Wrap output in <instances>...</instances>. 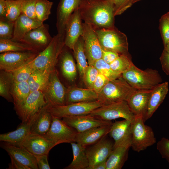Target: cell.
Instances as JSON below:
<instances>
[{
	"label": "cell",
	"instance_id": "7402d4cb",
	"mask_svg": "<svg viewBox=\"0 0 169 169\" xmlns=\"http://www.w3.org/2000/svg\"><path fill=\"white\" fill-rule=\"evenodd\" d=\"M131 136L120 144L114 147L106 161V169H121L128 158L131 147Z\"/></svg>",
	"mask_w": 169,
	"mask_h": 169
},
{
	"label": "cell",
	"instance_id": "6da1fadb",
	"mask_svg": "<svg viewBox=\"0 0 169 169\" xmlns=\"http://www.w3.org/2000/svg\"><path fill=\"white\" fill-rule=\"evenodd\" d=\"M78 8L82 20L95 29L115 27L112 0H81Z\"/></svg>",
	"mask_w": 169,
	"mask_h": 169
},
{
	"label": "cell",
	"instance_id": "6f0895ef",
	"mask_svg": "<svg viewBox=\"0 0 169 169\" xmlns=\"http://www.w3.org/2000/svg\"><path fill=\"white\" fill-rule=\"evenodd\" d=\"M164 49L168 51H169V41L164 47Z\"/></svg>",
	"mask_w": 169,
	"mask_h": 169
},
{
	"label": "cell",
	"instance_id": "f5cc1de1",
	"mask_svg": "<svg viewBox=\"0 0 169 169\" xmlns=\"http://www.w3.org/2000/svg\"><path fill=\"white\" fill-rule=\"evenodd\" d=\"M11 162L8 164V169H29L28 167L24 165L14 157L9 155Z\"/></svg>",
	"mask_w": 169,
	"mask_h": 169
},
{
	"label": "cell",
	"instance_id": "9c48e42d",
	"mask_svg": "<svg viewBox=\"0 0 169 169\" xmlns=\"http://www.w3.org/2000/svg\"><path fill=\"white\" fill-rule=\"evenodd\" d=\"M66 89L60 81L55 69L50 73L42 92L49 106H53L65 105Z\"/></svg>",
	"mask_w": 169,
	"mask_h": 169
},
{
	"label": "cell",
	"instance_id": "ee69618b",
	"mask_svg": "<svg viewBox=\"0 0 169 169\" xmlns=\"http://www.w3.org/2000/svg\"><path fill=\"white\" fill-rule=\"evenodd\" d=\"M37 0H23L21 13L28 17L36 18L35 8Z\"/></svg>",
	"mask_w": 169,
	"mask_h": 169
},
{
	"label": "cell",
	"instance_id": "11a10c76",
	"mask_svg": "<svg viewBox=\"0 0 169 169\" xmlns=\"http://www.w3.org/2000/svg\"><path fill=\"white\" fill-rule=\"evenodd\" d=\"M142 0H125L123 12L131 7L134 3Z\"/></svg>",
	"mask_w": 169,
	"mask_h": 169
},
{
	"label": "cell",
	"instance_id": "d6a6232c",
	"mask_svg": "<svg viewBox=\"0 0 169 169\" xmlns=\"http://www.w3.org/2000/svg\"><path fill=\"white\" fill-rule=\"evenodd\" d=\"M51 72L47 70L34 69L27 81L31 92L37 90L42 91Z\"/></svg>",
	"mask_w": 169,
	"mask_h": 169
},
{
	"label": "cell",
	"instance_id": "7c38bea8",
	"mask_svg": "<svg viewBox=\"0 0 169 169\" xmlns=\"http://www.w3.org/2000/svg\"><path fill=\"white\" fill-rule=\"evenodd\" d=\"M77 133L76 130L66 124L61 119L53 116L50 129L43 136L57 145L75 142Z\"/></svg>",
	"mask_w": 169,
	"mask_h": 169
},
{
	"label": "cell",
	"instance_id": "f35d334b",
	"mask_svg": "<svg viewBox=\"0 0 169 169\" xmlns=\"http://www.w3.org/2000/svg\"><path fill=\"white\" fill-rule=\"evenodd\" d=\"M23 0H6L7 7L6 18L14 22L21 14Z\"/></svg>",
	"mask_w": 169,
	"mask_h": 169
},
{
	"label": "cell",
	"instance_id": "603a6c76",
	"mask_svg": "<svg viewBox=\"0 0 169 169\" xmlns=\"http://www.w3.org/2000/svg\"><path fill=\"white\" fill-rule=\"evenodd\" d=\"M152 90H136L127 100L130 110L135 116H142L144 119Z\"/></svg>",
	"mask_w": 169,
	"mask_h": 169
},
{
	"label": "cell",
	"instance_id": "d590c367",
	"mask_svg": "<svg viewBox=\"0 0 169 169\" xmlns=\"http://www.w3.org/2000/svg\"><path fill=\"white\" fill-rule=\"evenodd\" d=\"M32 51L38 52L30 45L12 39H0V53L10 51Z\"/></svg>",
	"mask_w": 169,
	"mask_h": 169
},
{
	"label": "cell",
	"instance_id": "e575fe53",
	"mask_svg": "<svg viewBox=\"0 0 169 169\" xmlns=\"http://www.w3.org/2000/svg\"><path fill=\"white\" fill-rule=\"evenodd\" d=\"M77 62V67L80 78L82 79L89 64L85 54L84 41L81 36L75 44L72 49Z\"/></svg>",
	"mask_w": 169,
	"mask_h": 169
},
{
	"label": "cell",
	"instance_id": "db71d44e",
	"mask_svg": "<svg viewBox=\"0 0 169 169\" xmlns=\"http://www.w3.org/2000/svg\"><path fill=\"white\" fill-rule=\"evenodd\" d=\"M6 0H0V18H6Z\"/></svg>",
	"mask_w": 169,
	"mask_h": 169
},
{
	"label": "cell",
	"instance_id": "ffe728a7",
	"mask_svg": "<svg viewBox=\"0 0 169 169\" xmlns=\"http://www.w3.org/2000/svg\"><path fill=\"white\" fill-rule=\"evenodd\" d=\"M81 0H60L56 12V27L58 33H65L67 23Z\"/></svg>",
	"mask_w": 169,
	"mask_h": 169
},
{
	"label": "cell",
	"instance_id": "c3c4849f",
	"mask_svg": "<svg viewBox=\"0 0 169 169\" xmlns=\"http://www.w3.org/2000/svg\"><path fill=\"white\" fill-rule=\"evenodd\" d=\"M162 70L169 75V51L164 49L160 58Z\"/></svg>",
	"mask_w": 169,
	"mask_h": 169
},
{
	"label": "cell",
	"instance_id": "277c9868",
	"mask_svg": "<svg viewBox=\"0 0 169 169\" xmlns=\"http://www.w3.org/2000/svg\"><path fill=\"white\" fill-rule=\"evenodd\" d=\"M136 90L121 76L108 81L98 94L97 100L103 105L127 101Z\"/></svg>",
	"mask_w": 169,
	"mask_h": 169
},
{
	"label": "cell",
	"instance_id": "ac0fdd59",
	"mask_svg": "<svg viewBox=\"0 0 169 169\" xmlns=\"http://www.w3.org/2000/svg\"><path fill=\"white\" fill-rule=\"evenodd\" d=\"M78 7L71 16L65 29V44L72 50L83 33L82 23Z\"/></svg>",
	"mask_w": 169,
	"mask_h": 169
},
{
	"label": "cell",
	"instance_id": "5b68a950",
	"mask_svg": "<svg viewBox=\"0 0 169 169\" xmlns=\"http://www.w3.org/2000/svg\"><path fill=\"white\" fill-rule=\"evenodd\" d=\"M95 30L102 49L114 51L119 55L129 53L126 35L115 27Z\"/></svg>",
	"mask_w": 169,
	"mask_h": 169
},
{
	"label": "cell",
	"instance_id": "cb8c5ba5",
	"mask_svg": "<svg viewBox=\"0 0 169 169\" xmlns=\"http://www.w3.org/2000/svg\"><path fill=\"white\" fill-rule=\"evenodd\" d=\"M112 124L96 127L83 132H78L75 142L86 147L94 144L109 134Z\"/></svg>",
	"mask_w": 169,
	"mask_h": 169
},
{
	"label": "cell",
	"instance_id": "680465c9",
	"mask_svg": "<svg viewBox=\"0 0 169 169\" xmlns=\"http://www.w3.org/2000/svg\"><path fill=\"white\" fill-rule=\"evenodd\" d=\"M167 19L169 20V11L164 14Z\"/></svg>",
	"mask_w": 169,
	"mask_h": 169
},
{
	"label": "cell",
	"instance_id": "bcb514c9",
	"mask_svg": "<svg viewBox=\"0 0 169 169\" xmlns=\"http://www.w3.org/2000/svg\"><path fill=\"white\" fill-rule=\"evenodd\" d=\"M156 147L162 157L169 163V139L162 138L158 142Z\"/></svg>",
	"mask_w": 169,
	"mask_h": 169
},
{
	"label": "cell",
	"instance_id": "7bdbcfd3",
	"mask_svg": "<svg viewBox=\"0 0 169 169\" xmlns=\"http://www.w3.org/2000/svg\"><path fill=\"white\" fill-rule=\"evenodd\" d=\"M99 73L98 70L95 66L89 65L82 78L87 88L92 89L94 83Z\"/></svg>",
	"mask_w": 169,
	"mask_h": 169
},
{
	"label": "cell",
	"instance_id": "f546056e",
	"mask_svg": "<svg viewBox=\"0 0 169 169\" xmlns=\"http://www.w3.org/2000/svg\"><path fill=\"white\" fill-rule=\"evenodd\" d=\"M75 142L70 143L73 158L71 162L64 169H87L89 160L86 152V147Z\"/></svg>",
	"mask_w": 169,
	"mask_h": 169
},
{
	"label": "cell",
	"instance_id": "f907efd6",
	"mask_svg": "<svg viewBox=\"0 0 169 169\" xmlns=\"http://www.w3.org/2000/svg\"><path fill=\"white\" fill-rule=\"evenodd\" d=\"M35 156L37 159L38 169H50L48 160V155H44Z\"/></svg>",
	"mask_w": 169,
	"mask_h": 169
},
{
	"label": "cell",
	"instance_id": "e0dca14e",
	"mask_svg": "<svg viewBox=\"0 0 169 169\" xmlns=\"http://www.w3.org/2000/svg\"><path fill=\"white\" fill-rule=\"evenodd\" d=\"M61 119L68 125L76 130L78 133L96 127L111 125L113 123L111 121L99 119L89 114L65 117Z\"/></svg>",
	"mask_w": 169,
	"mask_h": 169
},
{
	"label": "cell",
	"instance_id": "74e56055",
	"mask_svg": "<svg viewBox=\"0 0 169 169\" xmlns=\"http://www.w3.org/2000/svg\"><path fill=\"white\" fill-rule=\"evenodd\" d=\"M53 3L48 0H37L35 8L36 18L43 23L49 18Z\"/></svg>",
	"mask_w": 169,
	"mask_h": 169
},
{
	"label": "cell",
	"instance_id": "5bb4252c",
	"mask_svg": "<svg viewBox=\"0 0 169 169\" xmlns=\"http://www.w3.org/2000/svg\"><path fill=\"white\" fill-rule=\"evenodd\" d=\"M106 136L91 146L86 147V152L89 161L87 169H91L96 165L106 161L110 154L114 143L107 138Z\"/></svg>",
	"mask_w": 169,
	"mask_h": 169
},
{
	"label": "cell",
	"instance_id": "7dc6e473",
	"mask_svg": "<svg viewBox=\"0 0 169 169\" xmlns=\"http://www.w3.org/2000/svg\"><path fill=\"white\" fill-rule=\"evenodd\" d=\"M110 80L100 73H99L94 83L92 89L98 94Z\"/></svg>",
	"mask_w": 169,
	"mask_h": 169
},
{
	"label": "cell",
	"instance_id": "52a82bcc",
	"mask_svg": "<svg viewBox=\"0 0 169 169\" xmlns=\"http://www.w3.org/2000/svg\"><path fill=\"white\" fill-rule=\"evenodd\" d=\"M89 115L95 118L111 121L122 118L133 122L135 116L131 111L126 101H123L104 105L91 112Z\"/></svg>",
	"mask_w": 169,
	"mask_h": 169
},
{
	"label": "cell",
	"instance_id": "d4e9b609",
	"mask_svg": "<svg viewBox=\"0 0 169 169\" xmlns=\"http://www.w3.org/2000/svg\"><path fill=\"white\" fill-rule=\"evenodd\" d=\"M168 90V83L167 81L159 84L152 90L143 119L144 122L151 117L163 102Z\"/></svg>",
	"mask_w": 169,
	"mask_h": 169
},
{
	"label": "cell",
	"instance_id": "3957f363",
	"mask_svg": "<svg viewBox=\"0 0 169 169\" xmlns=\"http://www.w3.org/2000/svg\"><path fill=\"white\" fill-rule=\"evenodd\" d=\"M65 33L54 36L48 46L30 62L34 69L52 71L55 69L59 57L65 46Z\"/></svg>",
	"mask_w": 169,
	"mask_h": 169
},
{
	"label": "cell",
	"instance_id": "8fae6325",
	"mask_svg": "<svg viewBox=\"0 0 169 169\" xmlns=\"http://www.w3.org/2000/svg\"><path fill=\"white\" fill-rule=\"evenodd\" d=\"M82 24L84 52L89 65H92L102 58V49L94 29L84 22Z\"/></svg>",
	"mask_w": 169,
	"mask_h": 169
},
{
	"label": "cell",
	"instance_id": "816d5d0a",
	"mask_svg": "<svg viewBox=\"0 0 169 169\" xmlns=\"http://www.w3.org/2000/svg\"><path fill=\"white\" fill-rule=\"evenodd\" d=\"M112 1L114 5L115 16L123 13L125 0H112Z\"/></svg>",
	"mask_w": 169,
	"mask_h": 169
},
{
	"label": "cell",
	"instance_id": "7a4b0ae2",
	"mask_svg": "<svg viewBox=\"0 0 169 169\" xmlns=\"http://www.w3.org/2000/svg\"><path fill=\"white\" fill-rule=\"evenodd\" d=\"M122 77L136 90H152L162 83V79L158 71L148 68L143 70L133 64L122 74Z\"/></svg>",
	"mask_w": 169,
	"mask_h": 169
},
{
	"label": "cell",
	"instance_id": "ba28073f",
	"mask_svg": "<svg viewBox=\"0 0 169 169\" xmlns=\"http://www.w3.org/2000/svg\"><path fill=\"white\" fill-rule=\"evenodd\" d=\"M104 105L100 101L72 103L62 105L50 106L49 111L53 117L62 119L63 117L89 114L94 110Z\"/></svg>",
	"mask_w": 169,
	"mask_h": 169
},
{
	"label": "cell",
	"instance_id": "f1b7e54d",
	"mask_svg": "<svg viewBox=\"0 0 169 169\" xmlns=\"http://www.w3.org/2000/svg\"><path fill=\"white\" fill-rule=\"evenodd\" d=\"M66 48V46L65 45L59 58L63 75L66 79L72 82L76 78V66L72 55Z\"/></svg>",
	"mask_w": 169,
	"mask_h": 169
},
{
	"label": "cell",
	"instance_id": "681fc988",
	"mask_svg": "<svg viewBox=\"0 0 169 169\" xmlns=\"http://www.w3.org/2000/svg\"><path fill=\"white\" fill-rule=\"evenodd\" d=\"M102 59L107 63L110 64L118 58L119 54L114 51L102 49Z\"/></svg>",
	"mask_w": 169,
	"mask_h": 169
},
{
	"label": "cell",
	"instance_id": "30bf717a",
	"mask_svg": "<svg viewBox=\"0 0 169 169\" xmlns=\"http://www.w3.org/2000/svg\"><path fill=\"white\" fill-rule=\"evenodd\" d=\"M39 52L10 51L0 54V70L13 72L29 63Z\"/></svg>",
	"mask_w": 169,
	"mask_h": 169
},
{
	"label": "cell",
	"instance_id": "d6986e66",
	"mask_svg": "<svg viewBox=\"0 0 169 169\" xmlns=\"http://www.w3.org/2000/svg\"><path fill=\"white\" fill-rule=\"evenodd\" d=\"M1 148L29 169H38L36 157L34 155L22 146H17L9 143L1 141Z\"/></svg>",
	"mask_w": 169,
	"mask_h": 169
},
{
	"label": "cell",
	"instance_id": "9f6ffc18",
	"mask_svg": "<svg viewBox=\"0 0 169 169\" xmlns=\"http://www.w3.org/2000/svg\"><path fill=\"white\" fill-rule=\"evenodd\" d=\"M106 161L96 165L91 169H106Z\"/></svg>",
	"mask_w": 169,
	"mask_h": 169
},
{
	"label": "cell",
	"instance_id": "1f68e13d",
	"mask_svg": "<svg viewBox=\"0 0 169 169\" xmlns=\"http://www.w3.org/2000/svg\"><path fill=\"white\" fill-rule=\"evenodd\" d=\"M31 92L27 81L21 82H14L12 95L15 110L24 103Z\"/></svg>",
	"mask_w": 169,
	"mask_h": 169
},
{
	"label": "cell",
	"instance_id": "836d02e7",
	"mask_svg": "<svg viewBox=\"0 0 169 169\" xmlns=\"http://www.w3.org/2000/svg\"><path fill=\"white\" fill-rule=\"evenodd\" d=\"M14 80L12 72L0 70V95L9 102H13L12 95Z\"/></svg>",
	"mask_w": 169,
	"mask_h": 169
},
{
	"label": "cell",
	"instance_id": "4dcf8cb0",
	"mask_svg": "<svg viewBox=\"0 0 169 169\" xmlns=\"http://www.w3.org/2000/svg\"><path fill=\"white\" fill-rule=\"evenodd\" d=\"M49 105L42 108L33 125L30 133L44 135L49 130L52 121L53 116L48 109Z\"/></svg>",
	"mask_w": 169,
	"mask_h": 169
},
{
	"label": "cell",
	"instance_id": "8992f818",
	"mask_svg": "<svg viewBox=\"0 0 169 169\" xmlns=\"http://www.w3.org/2000/svg\"><path fill=\"white\" fill-rule=\"evenodd\" d=\"M144 122L142 116H135L134 120L131 123V147L137 152L146 149L156 142L152 129Z\"/></svg>",
	"mask_w": 169,
	"mask_h": 169
},
{
	"label": "cell",
	"instance_id": "8d00e7d4",
	"mask_svg": "<svg viewBox=\"0 0 169 169\" xmlns=\"http://www.w3.org/2000/svg\"><path fill=\"white\" fill-rule=\"evenodd\" d=\"M133 64L130 55L128 53L120 55L110 65L113 71L117 74L122 75Z\"/></svg>",
	"mask_w": 169,
	"mask_h": 169
},
{
	"label": "cell",
	"instance_id": "4fadbf2b",
	"mask_svg": "<svg viewBox=\"0 0 169 169\" xmlns=\"http://www.w3.org/2000/svg\"><path fill=\"white\" fill-rule=\"evenodd\" d=\"M48 105L43 92L40 90L31 92L24 103L15 110L22 122L28 121L44 107Z\"/></svg>",
	"mask_w": 169,
	"mask_h": 169
},
{
	"label": "cell",
	"instance_id": "83f0119b",
	"mask_svg": "<svg viewBox=\"0 0 169 169\" xmlns=\"http://www.w3.org/2000/svg\"><path fill=\"white\" fill-rule=\"evenodd\" d=\"M131 121L124 119L113 123L109 133L113 139L114 147L123 142L131 136Z\"/></svg>",
	"mask_w": 169,
	"mask_h": 169
},
{
	"label": "cell",
	"instance_id": "f6af8a7d",
	"mask_svg": "<svg viewBox=\"0 0 169 169\" xmlns=\"http://www.w3.org/2000/svg\"><path fill=\"white\" fill-rule=\"evenodd\" d=\"M159 28L164 47L169 41V20L164 14L160 19Z\"/></svg>",
	"mask_w": 169,
	"mask_h": 169
},
{
	"label": "cell",
	"instance_id": "2e32d148",
	"mask_svg": "<svg viewBox=\"0 0 169 169\" xmlns=\"http://www.w3.org/2000/svg\"><path fill=\"white\" fill-rule=\"evenodd\" d=\"M57 145L43 135L30 133L19 146L25 147L35 156L48 155L50 150Z\"/></svg>",
	"mask_w": 169,
	"mask_h": 169
},
{
	"label": "cell",
	"instance_id": "9a60e30c",
	"mask_svg": "<svg viewBox=\"0 0 169 169\" xmlns=\"http://www.w3.org/2000/svg\"><path fill=\"white\" fill-rule=\"evenodd\" d=\"M49 32V25L43 23L31 30L20 41L31 46L39 52L45 49L53 39Z\"/></svg>",
	"mask_w": 169,
	"mask_h": 169
},
{
	"label": "cell",
	"instance_id": "ab89813d",
	"mask_svg": "<svg viewBox=\"0 0 169 169\" xmlns=\"http://www.w3.org/2000/svg\"><path fill=\"white\" fill-rule=\"evenodd\" d=\"M92 65L95 66L99 72L105 76L110 80H113L122 76L111 69L110 64L100 59L96 61Z\"/></svg>",
	"mask_w": 169,
	"mask_h": 169
},
{
	"label": "cell",
	"instance_id": "4316f807",
	"mask_svg": "<svg viewBox=\"0 0 169 169\" xmlns=\"http://www.w3.org/2000/svg\"><path fill=\"white\" fill-rule=\"evenodd\" d=\"M14 23L13 37L11 39L18 42L29 31L43 23L36 18H31L22 13Z\"/></svg>",
	"mask_w": 169,
	"mask_h": 169
},
{
	"label": "cell",
	"instance_id": "b9f144b4",
	"mask_svg": "<svg viewBox=\"0 0 169 169\" xmlns=\"http://www.w3.org/2000/svg\"><path fill=\"white\" fill-rule=\"evenodd\" d=\"M14 22L0 18V39H11L13 37Z\"/></svg>",
	"mask_w": 169,
	"mask_h": 169
},
{
	"label": "cell",
	"instance_id": "484cf974",
	"mask_svg": "<svg viewBox=\"0 0 169 169\" xmlns=\"http://www.w3.org/2000/svg\"><path fill=\"white\" fill-rule=\"evenodd\" d=\"M98 94L93 89L71 86L67 88L65 105L97 100Z\"/></svg>",
	"mask_w": 169,
	"mask_h": 169
},
{
	"label": "cell",
	"instance_id": "44dd1931",
	"mask_svg": "<svg viewBox=\"0 0 169 169\" xmlns=\"http://www.w3.org/2000/svg\"><path fill=\"white\" fill-rule=\"evenodd\" d=\"M39 111L28 121L22 122L16 130L0 134V141L19 146L22 142L30 133L31 127L37 118Z\"/></svg>",
	"mask_w": 169,
	"mask_h": 169
},
{
	"label": "cell",
	"instance_id": "60d3db41",
	"mask_svg": "<svg viewBox=\"0 0 169 169\" xmlns=\"http://www.w3.org/2000/svg\"><path fill=\"white\" fill-rule=\"evenodd\" d=\"M30 62L12 72L14 82H21L28 81L34 70Z\"/></svg>",
	"mask_w": 169,
	"mask_h": 169
}]
</instances>
